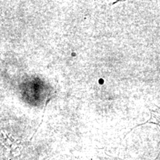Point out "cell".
Masks as SVG:
<instances>
[{
	"label": "cell",
	"instance_id": "6da1fadb",
	"mask_svg": "<svg viewBox=\"0 0 160 160\" xmlns=\"http://www.w3.org/2000/svg\"><path fill=\"white\" fill-rule=\"evenodd\" d=\"M157 124H158V125H159L160 126V119H159V121L158 122H157Z\"/></svg>",
	"mask_w": 160,
	"mask_h": 160
}]
</instances>
